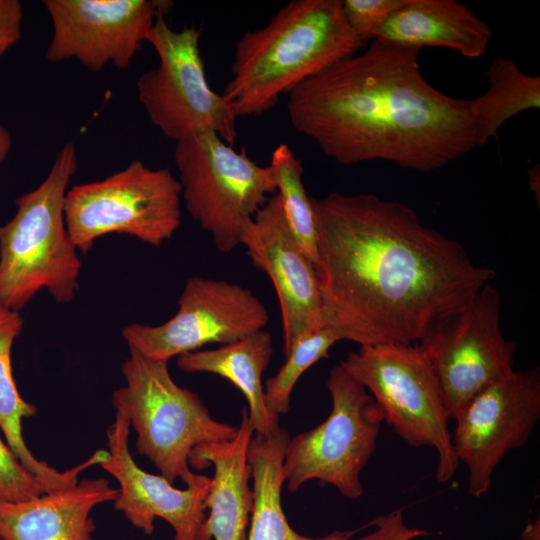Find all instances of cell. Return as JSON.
<instances>
[{"instance_id": "6da1fadb", "label": "cell", "mask_w": 540, "mask_h": 540, "mask_svg": "<svg viewBox=\"0 0 540 540\" xmlns=\"http://www.w3.org/2000/svg\"><path fill=\"white\" fill-rule=\"evenodd\" d=\"M313 206L324 323L341 340L417 344L496 276L401 202L331 192Z\"/></svg>"}, {"instance_id": "7a4b0ae2", "label": "cell", "mask_w": 540, "mask_h": 540, "mask_svg": "<svg viewBox=\"0 0 540 540\" xmlns=\"http://www.w3.org/2000/svg\"><path fill=\"white\" fill-rule=\"evenodd\" d=\"M288 95L293 128L343 165L386 161L433 172L475 147L471 99L451 97L421 72V49L371 41Z\"/></svg>"}, {"instance_id": "3957f363", "label": "cell", "mask_w": 540, "mask_h": 540, "mask_svg": "<svg viewBox=\"0 0 540 540\" xmlns=\"http://www.w3.org/2000/svg\"><path fill=\"white\" fill-rule=\"evenodd\" d=\"M364 46L348 26L341 0H291L237 41L222 96L237 118L258 116Z\"/></svg>"}, {"instance_id": "277c9868", "label": "cell", "mask_w": 540, "mask_h": 540, "mask_svg": "<svg viewBox=\"0 0 540 540\" xmlns=\"http://www.w3.org/2000/svg\"><path fill=\"white\" fill-rule=\"evenodd\" d=\"M78 166L66 142L39 186L18 196L15 215L0 225V305L19 312L42 289L57 303L79 290L81 260L67 231L65 196Z\"/></svg>"}, {"instance_id": "5b68a950", "label": "cell", "mask_w": 540, "mask_h": 540, "mask_svg": "<svg viewBox=\"0 0 540 540\" xmlns=\"http://www.w3.org/2000/svg\"><path fill=\"white\" fill-rule=\"evenodd\" d=\"M121 369L125 385L113 392L112 404L127 414L137 451L172 484L204 481L207 476L190 470L191 451L202 443L233 439L237 427L215 420L196 393L172 379L167 361L129 347Z\"/></svg>"}, {"instance_id": "8992f818", "label": "cell", "mask_w": 540, "mask_h": 540, "mask_svg": "<svg viewBox=\"0 0 540 540\" xmlns=\"http://www.w3.org/2000/svg\"><path fill=\"white\" fill-rule=\"evenodd\" d=\"M340 365L370 392L383 420L404 442L435 449L436 479L449 482L459 466L450 418L438 382L416 344L359 346Z\"/></svg>"}, {"instance_id": "52a82bcc", "label": "cell", "mask_w": 540, "mask_h": 540, "mask_svg": "<svg viewBox=\"0 0 540 540\" xmlns=\"http://www.w3.org/2000/svg\"><path fill=\"white\" fill-rule=\"evenodd\" d=\"M181 203L182 187L170 169H151L135 160L101 180L70 187L65 223L83 254L98 238L112 233L160 247L182 223Z\"/></svg>"}, {"instance_id": "ba28073f", "label": "cell", "mask_w": 540, "mask_h": 540, "mask_svg": "<svg viewBox=\"0 0 540 540\" xmlns=\"http://www.w3.org/2000/svg\"><path fill=\"white\" fill-rule=\"evenodd\" d=\"M174 161L187 212L220 253L232 252L241 245L245 225L276 192L269 167L213 132L176 142Z\"/></svg>"}, {"instance_id": "9c48e42d", "label": "cell", "mask_w": 540, "mask_h": 540, "mask_svg": "<svg viewBox=\"0 0 540 540\" xmlns=\"http://www.w3.org/2000/svg\"><path fill=\"white\" fill-rule=\"evenodd\" d=\"M201 30L172 29L165 15L155 20L146 42L159 58L157 67L136 81L137 95L150 122L175 143L213 132L230 145L237 137V117L222 94L209 85L200 52Z\"/></svg>"}, {"instance_id": "30bf717a", "label": "cell", "mask_w": 540, "mask_h": 540, "mask_svg": "<svg viewBox=\"0 0 540 540\" xmlns=\"http://www.w3.org/2000/svg\"><path fill=\"white\" fill-rule=\"evenodd\" d=\"M326 388L332 408L314 428L289 439L283 468L289 492L318 480L348 499L363 495L360 475L376 450L382 413L373 397L340 364L329 373Z\"/></svg>"}, {"instance_id": "8fae6325", "label": "cell", "mask_w": 540, "mask_h": 540, "mask_svg": "<svg viewBox=\"0 0 540 540\" xmlns=\"http://www.w3.org/2000/svg\"><path fill=\"white\" fill-rule=\"evenodd\" d=\"M500 306L499 291L488 283L465 309L416 344L438 382L450 419L514 370L516 346L501 332Z\"/></svg>"}, {"instance_id": "7c38bea8", "label": "cell", "mask_w": 540, "mask_h": 540, "mask_svg": "<svg viewBox=\"0 0 540 540\" xmlns=\"http://www.w3.org/2000/svg\"><path fill=\"white\" fill-rule=\"evenodd\" d=\"M177 312L159 325L131 323L122 330L129 347L169 361L211 343L222 345L264 330L269 313L248 288L225 280L188 278Z\"/></svg>"}, {"instance_id": "4fadbf2b", "label": "cell", "mask_w": 540, "mask_h": 540, "mask_svg": "<svg viewBox=\"0 0 540 540\" xmlns=\"http://www.w3.org/2000/svg\"><path fill=\"white\" fill-rule=\"evenodd\" d=\"M540 419V369L513 370L489 385L457 414L454 453L468 469V491L483 496L492 474L511 451L522 448Z\"/></svg>"}, {"instance_id": "5bb4252c", "label": "cell", "mask_w": 540, "mask_h": 540, "mask_svg": "<svg viewBox=\"0 0 540 540\" xmlns=\"http://www.w3.org/2000/svg\"><path fill=\"white\" fill-rule=\"evenodd\" d=\"M52 36L45 51L51 63L76 60L100 72L107 65L127 69L146 42L168 0H44Z\"/></svg>"}, {"instance_id": "9a60e30c", "label": "cell", "mask_w": 540, "mask_h": 540, "mask_svg": "<svg viewBox=\"0 0 540 540\" xmlns=\"http://www.w3.org/2000/svg\"><path fill=\"white\" fill-rule=\"evenodd\" d=\"M241 245L273 284L287 356L303 336L325 323L317 270L291 235L276 192L245 225Z\"/></svg>"}, {"instance_id": "2e32d148", "label": "cell", "mask_w": 540, "mask_h": 540, "mask_svg": "<svg viewBox=\"0 0 540 540\" xmlns=\"http://www.w3.org/2000/svg\"><path fill=\"white\" fill-rule=\"evenodd\" d=\"M115 410L107 430L109 458L100 464L119 483L115 509L146 535L153 533L154 520L161 518L174 530V540H213L205 529L204 505L211 478L178 489L162 475L141 469L129 451L130 420L123 410Z\"/></svg>"}, {"instance_id": "e0dca14e", "label": "cell", "mask_w": 540, "mask_h": 540, "mask_svg": "<svg viewBox=\"0 0 540 540\" xmlns=\"http://www.w3.org/2000/svg\"><path fill=\"white\" fill-rule=\"evenodd\" d=\"M253 435L254 429L244 407L233 439L202 443L190 453L191 467L198 470L214 467L204 501L209 509L205 529L213 540H247L254 505L247 449Z\"/></svg>"}, {"instance_id": "ac0fdd59", "label": "cell", "mask_w": 540, "mask_h": 540, "mask_svg": "<svg viewBox=\"0 0 540 540\" xmlns=\"http://www.w3.org/2000/svg\"><path fill=\"white\" fill-rule=\"evenodd\" d=\"M118 492L105 478L84 479L30 500L0 503V539L94 540L90 513Z\"/></svg>"}, {"instance_id": "d6986e66", "label": "cell", "mask_w": 540, "mask_h": 540, "mask_svg": "<svg viewBox=\"0 0 540 540\" xmlns=\"http://www.w3.org/2000/svg\"><path fill=\"white\" fill-rule=\"evenodd\" d=\"M489 26L456 0H404L374 31L371 41L415 47H442L463 57L483 56Z\"/></svg>"}, {"instance_id": "ffe728a7", "label": "cell", "mask_w": 540, "mask_h": 540, "mask_svg": "<svg viewBox=\"0 0 540 540\" xmlns=\"http://www.w3.org/2000/svg\"><path fill=\"white\" fill-rule=\"evenodd\" d=\"M272 354V337L264 329L216 349L182 354L177 357V366L185 372L211 373L230 381L247 400L254 434L266 436L280 427L279 416L266 406L262 384Z\"/></svg>"}, {"instance_id": "44dd1931", "label": "cell", "mask_w": 540, "mask_h": 540, "mask_svg": "<svg viewBox=\"0 0 540 540\" xmlns=\"http://www.w3.org/2000/svg\"><path fill=\"white\" fill-rule=\"evenodd\" d=\"M22 327L23 320L19 312L0 305V429L18 460L51 492L75 485L79 474L103 462L105 455L97 450L83 463L66 471H58L37 459L28 448L22 433V422L24 418L34 416L37 408L20 395L11 363L12 346Z\"/></svg>"}, {"instance_id": "7402d4cb", "label": "cell", "mask_w": 540, "mask_h": 540, "mask_svg": "<svg viewBox=\"0 0 540 540\" xmlns=\"http://www.w3.org/2000/svg\"><path fill=\"white\" fill-rule=\"evenodd\" d=\"M290 436L279 427L273 433L253 435L247 449L251 467L254 505L247 540H350L361 529L337 530L320 537L296 532L282 508L281 491L285 483L284 458Z\"/></svg>"}, {"instance_id": "603a6c76", "label": "cell", "mask_w": 540, "mask_h": 540, "mask_svg": "<svg viewBox=\"0 0 540 540\" xmlns=\"http://www.w3.org/2000/svg\"><path fill=\"white\" fill-rule=\"evenodd\" d=\"M486 76L487 90L471 99L477 147L496 137L512 117L540 107V77L524 73L513 60L493 59Z\"/></svg>"}, {"instance_id": "cb8c5ba5", "label": "cell", "mask_w": 540, "mask_h": 540, "mask_svg": "<svg viewBox=\"0 0 540 540\" xmlns=\"http://www.w3.org/2000/svg\"><path fill=\"white\" fill-rule=\"evenodd\" d=\"M283 217L298 246L315 266L318 265V229L313 198L303 183L302 161L287 144H279L268 165Z\"/></svg>"}, {"instance_id": "d4e9b609", "label": "cell", "mask_w": 540, "mask_h": 540, "mask_svg": "<svg viewBox=\"0 0 540 540\" xmlns=\"http://www.w3.org/2000/svg\"><path fill=\"white\" fill-rule=\"evenodd\" d=\"M339 341V336L325 325L296 343L277 373L265 382V403L272 414L280 416L288 412L291 394L299 378L316 362L328 358L330 348Z\"/></svg>"}, {"instance_id": "484cf974", "label": "cell", "mask_w": 540, "mask_h": 540, "mask_svg": "<svg viewBox=\"0 0 540 540\" xmlns=\"http://www.w3.org/2000/svg\"><path fill=\"white\" fill-rule=\"evenodd\" d=\"M48 492L0 437V503H17Z\"/></svg>"}, {"instance_id": "4316f807", "label": "cell", "mask_w": 540, "mask_h": 540, "mask_svg": "<svg viewBox=\"0 0 540 540\" xmlns=\"http://www.w3.org/2000/svg\"><path fill=\"white\" fill-rule=\"evenodd\" d=\"M404 0H341L344 18L356 35L367 45L374 31Z\"/></svg>"}, {"instance_id": "83f0119b", "label": "cell", "mask_w": 540, "mask_h": 540, "mask_svg": "<svg viewBox=\"0 0 540 540\" xmlns=\"http://www.w3.org/2000/svg\"><path fill=\"white\" fill-rule=\"evenodd\" d=\"M371 522L374 529L355 540H413L429 534L426 530L407 526L401 509L378 516Z\"/></svg>"}, {"instance_id": "f1b7e54d", "label": "cell", "mask_w": 540, "mask_h": 540, "mask_svg": "<svg viewBox=\"0 0 540 540\" xmlns=\"http://www.w3.org/2000/svg\"><path fill=\"white\" fill-rule=\"evenodd\" d=\"M23 7L18 0H0V56L22 35Z\"/></svg>"}, {"instance_id": "f546056e", "label": "cell", "mask_w": 540, "mask_h": 540, "mask_svg": "<svg viewBox=\"0 0 540 540\" xmlns=\"http://www.w3.org/2000/svg\"><path fill=\"white\" fill-rule=\"evenodd\" d=\"M12 148L10 132L0 123V164L5 161Z\"/></svg>"}, {"instance_id": "4dcf8cb0", "label": "cell", "mask_w": 540, "mask_h": 540, "mask_svg": "<svg viewBox=\"0 0 540 540\" xmlns=\"http://www.w3.org/2000/svg\"><path fill=\"white\" fill-rule=\"evenodd\" d=\"M522 538L523 540H539V520L527 525Z\"/></svg>"}, {"instance_id": "1f68e13d", "label": "cell", "mask_w": 540, "mask_h": 540, "mask_svg": "<svg viewBox=\"0 0 540 540\" xmlns=\"http://www.w3.org/2000/svg\"><path fill=\"white\" fill-rule=\"evenodd\" d=\"M1 540V539H0Z\"/></svg>"}]
</instances>
